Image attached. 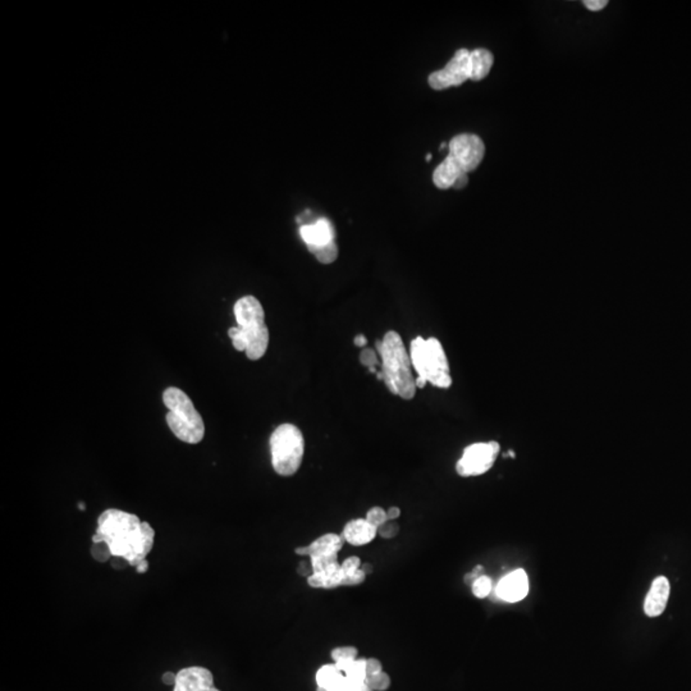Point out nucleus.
<instances>
[{"label":"nucleus","instance_id":"1","mask_svg":"<svg viewBox=\"0 0 691 691\" xmlns=\"http://www.w3.org/2000/svg\"><path fill=\"white\" fill-rule=\"evenodd\" d=\"M153 526L133 513L118 508L105 510L98 518L93 543H105L113 557H121L136 568L154 547Z\"/></svg>","mask_w":691,"mask_h":691},{"label":"nucleus","instance_id":"2","mask_svg":"<svg viewBox=\"0 0 691 691\" xmlns=\"http://www.w3.org/2000/svg\"><path fill=\"white\" fill-rule=\"evenodd\" d=\"M237 327L229 328L228 336L237 351L246 352L250 360H259L266 355L269 346V329L266 314L259 300L245 296L235 303Z\"/></svg>","mask_w":691,"mask_h":691},{"label":"nucleus","instance_id":"3","mask_svg":"<svg viewBox=\"0 0 691 691\" xmlns=\"http://www.w3.org/2000/svg\"><path fill=\"white\" fill-rule=\"evenodd\" d=\"M377 351L382 358V370L377 373L378 379L383 380L390 393L400 395L403 400H413L416 393V383L413 375V363L406 352L401 336L389 331L382 341L375 343Z\"/></svg>","mask_w":691,"mask_h":691},{"label":"nucleus","instance_id":"4","mask_svg":"<svg viewBox=\"0 0 691 691\" xmlns=\"http://www.w3.org/2000/svg\"><path fill=\"white\" fill-rule=\"evenodd\" d=\"M168 426L173 434L182 442L198 445L205 435L204 420L193 406V402L182 389L169 387L163 393Z\"/></svg>","mask_w":691,"mask_h":691},{"label":"nucleus","instance_id":"5","mask_svg":"<svg viewBox=\"0 0 691 691\" xmlns=\"http://www.w3.org/2000/svg\"><path fill=\"white\" fill-rule=\"evenodd\" d=\"M410 358L418 375L425 378L434 387L447 389L452 385L450 364L443 346L437 338L416 337L411 342Z\"/></svg>","mask_w":691,"mask_h":691},{"label":"nucleus","instance_id":"6","mask_svg":"<svg viewBox=\"0 0 691 691\" xmlns=\"http://www.w3.org/2000/svg\"><path fill=\"white\" fill-rule=\"evenodd\" d=\"M305 453L303 433L293 424L278 426L271 437L273 469L281 476L296 474Z\"/></svg>","mask_w":691,"mask_h":691},{"label":"nucleus","instance_id":"7","mask_svg":"<svg viewBox=\"0 0 691 691\" xmlns=\"http://www.w3.org/2000/svg\"><path fill=\"white\" fill-rule=\"evenodd\" d=\"M500 450V443L495 440L487 443H474L466 447L463 457L457 461V474L463 478L485 474L493 468Z\"/></svg>","mask_w":691,"mask_h":691},{"label":"nucleus","instance_id":"8","mask_svg":"<svg viewBox=\"0 0 691 691\" xmlns=\"http://www.w3.org/2000/svg\"><path fill=\"white\" fill-rule=\"evenodd\" d=\"M448 150L450 158L455 159L457 164L463 168V172L469 174L480 166L485 154V145L480 137L471 133H463L450 140Z\"/></svg>","mask_w":691,"mask_h":691},{"label":"nucleus","instance_id":"9","mask_svg":"<svg viewBox=\"0 0 691 691\" xmlns=\"http://www.w3.org/2000/svg\"><path fill=\"white\" fill-rule=\"evenodd\" d=\"M468 80H470V51L460 49L445 69L429 76L428 82L433 90H445L448 87L460 86Z\"/></svg>","mask_w":691,"mask_h":691},{"label":"nucleus","instance_id":"10","mask_svg":"<svg viewBox=\"0 0 691 691\" xmlns=\"http://www.w3.org/2000/svg\"><path fill=\"white\" fill-rule=\"evenodd\" d=\"M529 579L523 568L515 570L500 579L495 587V594L500 600L507 603H516L528 595Z\"/></svg>","mask_w":691,"mask_h":691},{"label":"nucleus","instance_id":"11","mask_svg":"<svg viewBox=\"0 0 691 691\" xmlns=\"http://www.w3.org/2000/svg\"><path fill=\"white\" fill-rule=\"evenodd\" d=\"M214 687L213 673L204 667H187L177 673L173 691H208Z\"/></svg>","mask_w":691,"mask_h":691},{"label":"nucleus","instance_id":"12","mask_svg":"<svg viewBox=\"0 0 691 691\" xmlns=\"http://www.w3.org/2000/svg\"><path fill=\"white\" fill-rule=\"evenodd\" d=\"M300 236L309 250L324 247L333 243L336 240L333 224L326 218H321L311 224H303L300 228Z\"/></svg>","mask_w":691,"mask_h":691},{"label":"nucleus","instance_id":"13","mask_svg":"<svg viewBox=\"0 0 691 691\" xmlns=\"http://www.w3.org/2000/svg\"><path fill=\"white\" fill-rule=\"evenodd\" d=\"M670 581L665 576H660L652 582L648 595L644 602V612L648 617H658L666 610L670 598Z\"/></svg>","mask_w":691,"mask_h":691},{"label":"nucleus","instance_id":"14","mask_svg":"<svg viewBox=\"0 0 691 691\" xmlns=\"http://www.w3.org/2000/svg\"><path fill=\"white\" fill-rule=\"evenodd\" d=\"M377 535L378 528L371 525L366 518L351 520L342 531L343 540L355 547H361L365 544L371 543Z\"/></svg>","mask_w":691,"mask_h":691},{"label":"nucleus","instance_id":"15","mask_svg":"<svg viewBox=\"0 0 691 691\" xmlns=\"http://www.w3.org/2000/svg\"><path fill=\"white\" fill-rule=\"evenodd\" d=\"M343 544H345V540H343L342 535L329 533V534L318 538L308 547H298L295 550V552H296V555H309L310 558H313V557H318V555L338 553L342 550Z\"/></svg>","mask_w":691,"mask_h":691},{"label":"nucleus","instance_id":"16","mask_svg":"<svg viewBox=\"0 0 691 691\" xmlns=\"http://www.w3.org/2000/svg\"><path fill=\"white\" fill-rule=\"evenodd\" d=\"M463 174H468V173L463 172V168L457 164L455 159H452L450 155H447L445 161H442L433 173V182L440 190H447L453 187L457 179Z\"/></svg>","mask_w":691,"mask_h":691},{"label":"nucleus","instance_id":"17","mask_svg":"<svg viewBox=\"0 0 691 691\" xmlns=\"http://www.w3.org/2000/svg\"><path fill=\"white\" fill-rule=\"evenodd\" d=\"M494 56L489 50L479 49L470 51V80L482 81L493 67Z\"/></svg>","mask_w":691,"mask_h":691},{"label":"nucleus","instance_id":"18","mask_svg":"<svg viewBox=\"0 0 691 691\" xmlns=\"http://www.w3.org/2000/svg\"><path fill=\"white\" fill-rule=\"evenodd\" d=\"M345 675L341 672L338 667L336 665H326L321 667L319 671L316 672V684L321 687H327L331 690H340L341 685L343 682Z\"/></svg>","mask_w":691,"mask_h":691},{"label":"nucleus","instance_id":"19","mask_svg":"<svg viewBox=\"0 0 691 691\" xmlns=\"http://www.w3.org/2000/svg\"><path fill=\"white\" fill-rule=\"evenodd\" d=\"M309 251L314 255L316 259L321 261V264H331L338 258V247H337L336 242L328 245V246L311 248Z\"/></svg>","mask_w":691,"mask_h":691},{"label":"nucleus","instance_id":"20","mask_svg":"<svg viewBox=\"0 0 691 691\" xmlns=\"http://www.w3.org/2000/svg\"><path fill=\"white\" fill-rule=\"evenodd\" d=\"M365 684L373 691H385L388 690L390 686V677L388 673L380 672L373 676H366Z\"/></svg>","mask_w":691,"mask_h":691},{"label":"nucleus","instance_id":"21","mask_svg":"<svg viewBox=\"0 0 691 691\" xmlns=\"http://www.w3.org/2000/svg\"><path fill=\"white\" fill-rule=\"evenodd\" d=\"M492 592V579L487 575H483L479 579L473 582V594L476 598H487Z\"/></svg>","mask_w":691,"mask_h":691},{"label":"nucleus","instance_id":"22","mask_svg":"<svg viewBox=\"0 0 691 691\" xmlns=\"http://www.w3.org/2000/svg\"><path fill=\"white\" fill-rule=\"evenodd\" d=\"M366 520L370 523L371 525H374L375 528H379L382 526L384 523L388 521V516H387V511L383 510L382 507H373L370 508L368 513H366Z\"/></svg>","mask_w":691,"mask_h":691},{"label":"nucleus","instance_id":"23","mask_svg":"<svg viewBox=\"0 0 691 691\" xmlns=\"http://www.w3.org/2000/svg\"><path fill=\"white\" fill-rule=\"evenodd\" d=\"M358 650L355 647H338L332 650L334 663L340 660H358Z\"/></svg>","mask_w":691,"mask_h":691},{"label":"nucleus","instance_id":"24","mask_svg":"<svg viewBox=\"0 0 691 691\" xmlns=\"http://www.w3.org/2000/svg\"><path fill=\"white\" fill-rule=\"evenodd\" d=\"M360 361L364 366H368L371 373L377 374V366L379 365L377 353L371 348H364L360 355Z\"/></svg>","mask_w":691,"mask_h":691},{"label":"nucleus","instance_id":"25","mask_svg":"<svg viewBox=\"0 0 691 691\" xmlns=\"http://www.w3.org/2000/svg\"><path fill=\"white\" fill-rule=\"evenodd\" d=\"M91 555H93L94 558L96 561L99 562L109 561L111 557H113L109 547L105 543H93Z\"/></svg>","mask_w":691,"mask_h":691},{"label":"nucleus","instance_id":"26","mask_svg":"<svg viewBox=\"0 0 691 691\" xmlns=\"http://www.w3.org/2000/svg\"><path fill=\"white\" fill-rule=\"evenodd\" d=\"M398 531H400V526L392 520H388L387 523H384L382 526L378 528V534L382 538H385V539H392V538L397 537Z\"/></svg>","mask_w":691,"mask_h":691},{"label":"nucleus","instance_id":"27","mask_svg":"<svg viewBox=\"0 0 691 691\" xmlns=\"http://www.w3.org/2000/svg\"><path fill=\"white\" fill-rule=\"evenodd\" d=\"M361 560L356 557V555H352V557H348L347 560L341 563V568L343 570V573L346 575L353 574L358 571L361 568Z\"/></svg>","mask_w":691,"mask_h":691},{"label":"nucleus","instance_id":"28","mask_svg":"<svg viewBox=\"0 0 691 691\" xmlns=\"http://www.w3.org/2000/svg\"><path fill=\"white\" fill-rule=\"evenodd\" d=\"M365 579H366V574L364 571L360 568L356 573L353 574L346 575L345 580H343V585L345 587H355V585H360L364 582Z\"/></svg>","mask_w":691,"mask_h":691},{"label":"nucleus","instance_id":"29","mask_svg":"<svg viewBox=\"0 0 691 691\" xmlns=\"http://www.w3.org/2000/svg\"><path fill=\"white\" fill-rule=\"evenodd\" d=\"M383 672L382 662L377 658H368L366 660V676H373L378 673Z\"/></svg>","mask_w":691,"mask_h":691},{"label":"nucleus","instance_id":"30","mask_svg":"<svg viewBox=\"0 0 691 691\" xmlns=\"http://www.w3.org/2000/svg\"><path fill=\"white\" fill-rule=\"evenodd\" d=\"M582 4L587 6V9L594 11V12H598V11H602L608 4V1L607 0H584Z\"/></svg>","mask_w":691,"mask_h":691},{"label":"nucleus","instance_id":"31","mask_svg":"<svg viewBox=\"0 0 691 691\" xmlns=\"http://www.w3.org/2000/svg\"><path fill=\"white\" fill-rule=\"evenodd\" d=\"M483 573H484V568L480 566V565H479V566H476V568H474L471 573H469V574L465 576V582H466V584H471V585H473V582H474L476 579H479L480 576L484 575Z\"/></svg>","mask_w":691,"mask_h":691},{"label":"nucleus","instance_id":"32","mask_svg":"<svg viewBox=\"0 0 691 691\" xmlns=\"http://www.w3.org/2000/svg\"><path fill=\"white\" fill-rule=\"evenodd\" d=\"M176 681H177V675H174L172 672H167L163 675V682L168 686L176 685Z\"/></svg>","mask_w":691,"mask_h":691},{"label":"nucleus","instance_id":"33","mask_svg":"<svg viewBox=\"0 0 691 691\" xmlns=\"http://www.w3.org/2000/svg\"><path fill=\"white\" fill-rule=\"evenodd\" d=\"M468 183H469V177H468V174H463V176H461L460 178L457 179L456 183H455V186H453V188H456V190H463L465 186H468Z\"/></svg>","mask_w":691,"mask_h":691},{"label":"nucleus","instance_id":"34","mask_svg":"<svg viewBox=\"0 0 691 691\" xmlns=\"http://www.w3.org/2000/svg\"><path fill=\"white\" fill-rule=\"evenodd\" d=\"M387 516H388V520L395 521L397 518L401 516V510L398 507H390L388 511H387Z\"/></svg>","mask_w":691,"mask_h":691},{"label":"nucleus","instance_id":"35","mask_svg":"<svg viewBox=\"0 0 691 691\" xmlns=\"http://www.w3.org/2000/svg\"><path fill=\"white\" fill-rule=\"evenodd\" d=\"M136 570L138 574H145V573H146V571L148 570V562L146 561V560H143V561L140 562V563H138V565L136 566Z\"/></svg>","mask_w":691,"mask_h":691},{"label":"nucleus","instance_id":"36","mask_svg":"<svg viewBox=\"0 0 691 691\" xmlns=\"http://www.w3.org/2000/svg\"><path fill=\"white\" fill-rule=\"evenodd\" d=\"M353 342H355V345L358 346V347H365V346L368 345V340L365 338V336H363V334H358V336H356V337H355V340H353Z\"/></svg>","mask_w":691,"mask_h":691},{"label":"nucleus","instance_id":"37","mask_svg":"<svg viewBox=\"0 0 691 691\" xmlns=\"http://www.w3.org/2000/svg\"><path fill=\"white\" fill-rule=\"evenodd\" d=\"M415 383H416V388H424V387L426 385V383H428V380H426L425 378L418 375L416 379H415Z\"/></svg>","mask_w":691,"mask_h":691},{"label":"nucleus","instance_id":"38","mask_svg":"<svg viewBox=\"0 0 691 691\" xmlns=\"http://www.w3.org/2000/svg\"><path fill=\"white\" fill-rule=\"evenodd\" d=\"M361 570H363L366 575L371 574V573H373V568H371V565H369V563H364V565H361Z\"/></svg>","mask_w":691,"mask_h":691},{"label":"nucleus","instance_id":"39","mask_svg":"<svg viewBox=\"0 0 691 691\" xmlns=\"http://www.w3.org/2000/svg\"><path fill=\"white\" fill-rule=\"evenodd\" d=\"M355 691H373V690H371L369 686L366 685V684H364V685L360 686V687H358V689H356V690Z\"/></svg>","mask_w":691,"mask_h":691},{"label":"nucleus","instance_id":"40","mask_svg":"<svg viewBox=\"0 0 691 691\" xmlns=\"http://www.w3.org/2000/svg\"><path fill=\"white\" fill-rule=\"evenodd\" d=\"M316 691H333V690H331V689H327V687H321V686H318V689H316Z\"/></svg>","mask_w":691,"mask_h":691},{"label":"nucleus","instance_id":"41","mask_svg":"<svg viewBox=\"0 0 691 691\" xmlns=\"http://www.w3.org/2000/svg\"><path fill=\"white\" fill-rule=\"evenodd\" d=\"M430 159H432V154H428V156H426V161H430Z\"/></svg>","mask_w":691,"mask_h":691},{"label":"nucleus","instance_id":"42","mask_svg":"<svg viewBox=\"0 0 691 691\" xmlns=\"http://www.w3.org/2000/svg\"><path fill=\"white\" fill-rule=\"evenodd\" d=\"M208 691H221V690H218V689H216V687H211V689H209V690Z\"/></svg>","mask_w":691,"mask_h":691}]
</instances>
